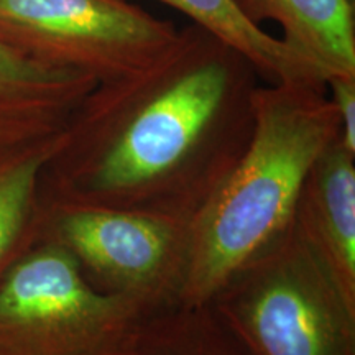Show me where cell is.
Here are the masks:
<instances>
[{
	"instance_id": "12",
	"label": "cell",
	"mask_w": 355,
	"mask_h": 355,
	"mask_svg": "<svg viewBox=\"0 0 355 355\" xmlns=\"http://www.w3.org/2000/svg\"><path fill=\"white\" fill-rule=\"evenodd\" d=\"M117 355H247L209 306L178 303L148 314Z\"/></svg>"
},
{
	"instance_id": "3",
	"label": "cell",
	"mask_w": 355,
	"mask_h": 355,
	"mask_svg": "<svg viewBox=\"0 0 355 355\" xmlns=\"http://www.w3.org/2000/svg\"><path fill=\"white\" fill-rule=\"evenodd\" d=\"M207 306L247 355H355V304L293 225Z\"/></svg>"
},
{
	"instance_id": "5",
	"label": "cell",
	"mask_w": 355,
	"mask_h": 355,
	"mask_svg": "<svg viewBox=\"0 0 355 355\" xmlns=\"http://www.w3.org/2000/svg\"><path fill=\"white\" fill-rule=\"evenodd\" d=\"M40 239L60 245L105 295L148 313L181 301L191 220L150 212L43 201Z\"/></svg>"
},
{
	"instance_id": "9",
	"label": "cell",
	"mask_w": 355,
	"mask_h": 355,
	"mask_svg": "<svg viewBox=\"0 0 355 355\" xmlns=\"http://www.w3.org/2000/svg\"><path fill=\"white\" fill-rule=\"evenodd\" d=\"M243 19L279 26L285 42L324 79L355 76L352 0H232Z\"/></svg>"
},
{
	"instance_id": "6",
	"label": "cell",
	"mask_w": 355,
	"mask_h": 355,
	"mask_svg": "<svg viewBox=\"0 0 355 355\" xmlns=\"http://www.w3.org/2000/svg\"><path fill=\"white\" fill-rule=\"evenodd\" d=\"M180 28L127 0H0V40L58 68L109 83L166 51Z\"/></svg>"
},
{
	"instance_id": "13",
	"label": "cell",
	"mask_w": 355,
	"mask_h": 355,
	"mask_svg": "<svg viewBox=\"0 0 355 355\" xmlns=\"http://www.w3.org/2000/svg\"><path fill=\"white\" fill-rule=\"evenodd\" d=\"M326 91L340 123V144L355 153V76H332Z\"/></svg>"
},
{
	"instance_id": "8",
	"label": "cell",
	"mask_w": 355,
	"mask_h": 355,
	"mask_svg": "<svg viewBox=\"0 0 355 355\" xmlns=\"http://www.w3.org/2000/svg\"><path fill=\"white\" fill-rule=\"evenodd\" d=\"M293 227L355 304V153L340 137L308 173Z\"/></svg>"
},
{
	"instance_id": "2",
	"label": "cell",
	"mask_w": 355,
	"mask_h": 355,
	"mask_svg": "<svg viewBox=\"0 0 355 355\" xmlns=\"http://www.w3.org/2000/svg\"><path fill=\"white\" fill-rule=\"evenodd\" d=\"M339 137L326 86L261 83L257 87L250 140L191 220L180 303L207 304L230 275L290 230L308 173Z\"/></svg>"
},
{
	"instance_id": "7",
	"label": "cell",
	"mask_w": 355,
	"mask_h": 355,
	"mask_svg": "<svg viewBox=\"0 0 355 355\" xmlns=\"http://www.w3.org/2000/svg\"><path fill=\"white\" fill-rule=\"evenodd\" d=\"M96 86L87 74L42 63L0 40V153L63 133Z\"/></svg>"
},
{
	"instance_id": "1",
	"label": "cell",
	"mask_w": 355,
	"mask_h": 355,
	"mask_svg": "<svg viewBox=\"0 0 355 355\" xmlns=\"http://www.w3.org/2000/svg\"><path fill=\"white\" fill-rule=\"evenodd\" d=\"M261 83L242 53L186 25L148 66L89 92L44 166L43 201L193 220L250 140Z\"/></svg>"
},
{
	"instance_id": "4",
	"label": "cell",
	"mask_w": 355,
	"mask_h": 355,
	"mask_svg": "<svg viewBox=\"0 0 355 355\" xmlns=\"http://www.w3.org/2000/svg\"><path fill=\"white\" fill-rule=\"evenodd\" d=\"M148 314L38 239L0 282V355H117Z\"/></svg>"
},
{
	"instance_id": "11",
	"label": "cell",
	"mask_w": 355,
	"mask_h": 355,
	"mask_svg": "<svg viewBox=\"0 0 355 355\" xmlns=\"http://www.w3.org/2000/svg\"><path fill=\"white\" fill-rule=\"evenodd\" d=\"M63 133L42 144L0 153V282L40 239L43 170Z\"/></svg>"
},
{
	"instance_id": "10",
	"label": "cell",
	"mask_w": 355,
	"mask_h": 355,
	"mask_svg": "<svg viewBox=\"0 0 355 355\" xmlns=\"http://www.w3.org/2000/svg\"><path fill=\"white\" fill-rule=\"evenodd\" d=\"M188 17L220 38L250 61L265 84H314L326 86L318 68L291 50L282 38L252 25L232 0H157Z\"/></svg>"
}]
</instances>
